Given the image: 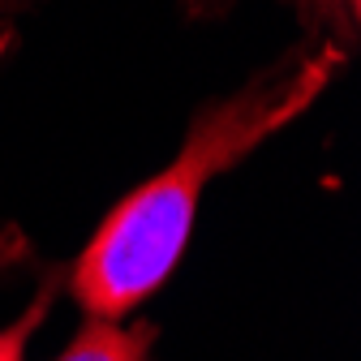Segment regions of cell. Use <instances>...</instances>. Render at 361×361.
<instances>
[{
	"label": "cell",
	"mask_w": 361,
	"mask_h": 361,
	"mask_svg": "<svg viewBox=\"0 0 361 361\" xmlns=\"http://www.w3.org/2000/svg\"><path fill=\"white\" fill-rule=\"evenodd\" d=\"M336 65L340 52L327 48L319 56L293 61L271 78L250 82L233 99L194 116L176 159L129 198H121L82 250L73 267V297L90 319H121L138 310L172 276L211 176L228 172L258 142L293 125L327 90Z\"/></svg>",
	"instance_id": "cell-1"
},
{
	"label": "cell",
	"mask_w": 361,
	"mask_h": 361,
	"mask_svg": "<svg viewBox=\"0 0 361 361\" xmlns=\"http://www.w3.org/2000/svg\"><path fill=\"white\" fill-rule=\"evenodd\" d=\"M155 340L151 323H116V319H86V327L73 336V344L56 361H147V348Z\"/></svg>",
	"instance_id": "cell-2"
},
{
	"label": "cell",
	"mask_w": 361,
	"mask_h": 361,
	"mask_svg": "<svg viewBox=\"0 0 361 361\" xmlns=\"http://www.w3.org/2000/svg\"><path fill=\"white\" fill-rule=\"evenodd\" d=\"M43 314H48V293H39V297L26 305V314H22L18 323L0 327V361H22V353H26L30 336H35V331H39V323H43Z\"/></svg>",
	"instance_id": "cell-3"
},
{
	"label": "cell",
	"mask_w": 361,
	"mask_h": 361,
	"mask_svg": "<svg viewBox=\"0 0 361 361\" xmlns=\"http://www.w3.org/2000/svg\"><path fill=\"white\" fill-rule=\"evenodd\" d=\"M310 9L314 13H323V18H340V13H357V0H310Z\"/></svg>",
	"instance_id": "cell-4"
}]
</instances>
